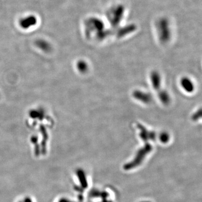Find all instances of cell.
I'll return each mask as SVG.
<instances>
[{
	"label": "cell",
	"mask_w": 202,
	"mask_h": 202,
	"mask_svg": "<svg viewBox=\"0 0 202 202\" xmlns=\"http://www.w3.org/2000/svg\"></svg>",
	"instance_id": "1"
}]
</instances>
